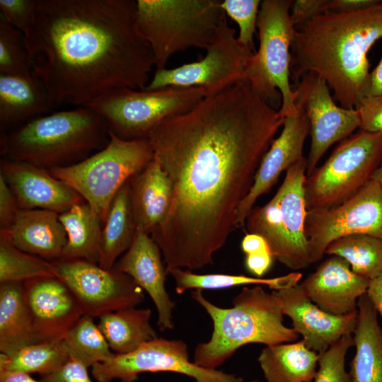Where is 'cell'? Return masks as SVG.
Returning <instances> with one entry per match:
<instances>
[{
  "label": "cell",
  "instance_id": "obj_37",
  "mask_svg": "<svg viewBox=\"0 0 382 382\" xmlns=\"http://www.w3.org/2000/svg\"><path fill=\"white\" fill-rule=\"evenodd\" d=\"M245 224L248 233L257 234L265 239L274 257L286 267L288 251L276 197L274 196L262 207H253Z\"/></svg>",
  "mask_w": 382,
  "mask_h": 382
},
{
  "label": "cell",
  "instance_id": "obj_24",
  "mask_svg": "<svg viewBox=\"0 0 382 382\" xmlns=\"http://www.w3.org/2000/svg\"><path fill=\"white\" fill-rule=\"evenodd\" d=\"M1 231L16 248L52 262L62 258L67 240L59 214L46 209H20L9 229Z\"/></svg>",
  "mask_w": 382,
  "mask_h": 382
},
{
  "label": "cell",
  "instance_id": "obj_11",
  "mask_svg": "<svg viewBox=\"0 0 382 382\" xmlns=\"http://www.w3.org/2000/svg\"><path fill=\"white\" fill-rule=\"evenodd\" d=\"M253 53L238 42L225 13L204 58L174 69L156 70L143 90L199 87L205 96H212L245 81L246 63Z\"/></svg>",
  "mask_w": 382,
  "mask_h": 382
},
{
  "label": "cell",
  "instance_id": "obj_50",
  "mask_svg": "<svg viewBox=\"0 0 382 382\" xmlns=\"http://www.w3.org/2000/svg\"><path fill=\"white\" fill-rule=\"evenodd\" d=\"M382 96V54L377 66L370 71L366 97Z\"/></svg>",
  "mask_w": 382,
  "mask_h": 382
},
{
  "label": "cell",
  "instance_id": "obj_1",
  "mask_svg": "<svg viewBox=\"0 0 382 382\" xmlns=\"http://www.w3.org/2000/svg\"><path fill=\"white\" fill-rule=\"evenodd\" d=\"M284 120L243 81L150 133L154 157L173 186L170 212L150 235L166 271L212 262L236 228L238 207Z\"/></svg>",
  "mask_w": 382,
  "mask_h": 382
},
{
  "label": "cell",
  "instance_id": "obj_43",
  "mask_svg": "<svg viewBox=\"0 0 382 382\" xmlns=\"http://www.w3.org/2000/svg\"><path fill=\"white\" fill-rule=\"evenodd\" d=\"M86 366L74 359L69 361L54 372L41 376L43 382H93Z\"/></svg>",
  "mask_w": 382,
  "mask_h": 382
},
{
  "label": "cell",
  "instance_id": "obj_51",
  "mask_svg": "<svg viewBox=\"0 0 382 382\" xmlns=\"http://www.w3.org/2000/svg\"><path fill=\"white\" fill-rule=\"evenodd\" d=\"M0 382H43L37 381L30 374L19 372H0Z\"/></svg>",
  "mask_w": 382,
  "mask_h": 382
},
{
  "label": "cell",
  "instance_id": "obj_35",
  "mask_svg": "<svg viewBox=\"0 0 382 382\" xmlns=\"http://www.w3.org/2000/svg\"><path fill=\"white\" fill-rule=\"evenodd\" d=\"M69 359L89 367L112 359L111 350L93 318L83 316L63 339Z\"/></svg>",
  "mask_w": 382,
  "mask_h": 382
},
{
  "label": "cell",
  "instance_id": "obj_41",
  "mask_svg": "<svg viewBox=\"0 0 382 382\" xmlns=\"http://www.w3.org/2000/svg\"><path fill=\"white\" fill-rule=\"evenodd\" d=\"M37 0H0L1 18L23 35L33 21Z\"/></svg>",
  "mask_w": 382,
  "mask_h": 382
},
{
  "label": "cell",
  "instance_id": "obj_15",
  "mask_svg": "<svg viewBox=\"0 0 382 382\" xmlns=\"http://www.w3.org/2000/svg\"><path fill=\"white\" fill-rule=\"evenodd\" d=\"M295 104L306 115L311 146L306 158V176L316 168L327 150L350 137L360 127L356 108L337 105L326 82L312 73L302 76L294 89Z\"/></svg>",
  "mask_w": 382,
  "mask_h": 382
},
{
  "label": "cell",
  "instance_id": "obj_12",
  "mask_svg": "<svg viewBox=\"0 0 382 382\" xmlns=\"http://www.w3.org/2000/svg\"><path fill=\"white\" fill-rule=\"evenodd\" d=\"M305 234L311 264L321 260L340 238L366 234L382 238V187L372 178L337 205L308 210Z\"/></svg>",
  "mask_w": 382,
  "mask_h": 382
},
{
  "label": "cell",
  "instance_id": "obj_36",
  "mask_svg": "<svg viewBox=\"0 0 382 382\" xmlns=\"http://www.w3.org/2000/svg\"><path fill=\"white\" fill-rule=\"evenodd\" d=\"M40 277H57L53 262L16 248L0 230V283L24 282Z\"/></svg>",
  "mask_w": 382,
  "mask_h": 382
},
{
  "label": "cell",
  "instance_id": "obj_8",
  "mask_svg": "<svg viewBox=\"0 0 382 382\" xmlns=\"http://www.w3.org/2000/svg\"><path fill=\"white\" fill-rule=\"evenodd\" d=\"M109 135L108 144L86 159L48 170L76 191L100 216L103 224L117 192L154 156L148 139L125 140L110 131Z\"/></svg>",
  "mask_w": 382,
  "mask_h": 382
},
{
  "label": "cell",
  "instance_id": "obj_34",
  "mask_svg": "<svg viewBox=\"0 0 382 382\" xmlns=\"http://www.w3.org/2000/svg\"><path fill=\"white\" fill-rule=\"evenodd\" d=\"M325 254L345 259L354 273L369 280L382 274V238L366 234L347 236L332 242Z\"/></svg>",
  "mask_w": 382,
  "mask_h": 382
},
{
  "label": "cell",
  "instance_id": "obj_27",
  "mask_svg": "<svg viewBox=\"0 0 382 382\" xmlns=\"http://www.w3.org/2000/svg\"><path fill=\"white\" fill-rule=\"evenodd\" d=\"M25 300L23 282L0 283V351L10 355L40 342Z\"/></svg>",
  "mask_w": 382,
  "mask_h": 382
},
{
  "label": "cell",
  "instance_id": "obj_31",
  "mask_svg": "<svg viewBox=\"0 0 382 382\" xmlns=\"http://www.w3.org/2000/svg\"><path fill=\"white\" fill-rule=\"evenodd\" d=\"M103 224L98 264L112 270L117 258L132 245L137 232L130 208L129 180L114 197Z\"/></svg>",
  "mask_w": 382,
  "mask_h": 382
},
{
  "label": "cell",
  "instance_id": "obj_49",
  "mask_svg": "<svg viewBox=\"0 0 382 382\" xmlns=\"http://www.w3.org/2000/svg\"><path fill=\"white\" fill-rule=\"evenodd\" d=\"M366 294L376 312L382 317V274L370 280Z\"/></svg>",
  "mask_w": 382,
  "mask_h": 382
},
{
  "label": "cell",
  "instance_id": "obj_40",
  "mask_svg": "<svg viewBox=\"0 0 382 382\" xmlns=\"http://www.w3.org/2000/svg\"><path fill=\"white\" fill-rule=\"evenodd\" d=\"M260 0H224L221 8L226 15L234 20L238 25V42L255 52L253 35L255 33Z\"/></svg>",
  "mask_w": 382,
  "mask_h": 382
},
{
  "label": "cell",
  "instance_id": "obj_7",
  "mask_svg": "<svg viewBox=\"0 0 382 382\" xmlns=\"http://www.w3.org/2000/svg\"><path fill=\"white\" fill-rule=\"evenodd\" d=\"M291 0L261 1L257 27L259 47L248 59L245 81L252 90L285 118L299 112L290 84L291 47L295 26Z\"/></svg>",
  "mask_w": 382,
  "mask_h": 382
},
{
  "label": "cell",
  "instance_id": "obj_29",
  "mask_svg": "<svg viewBox=\"0 0 382 382\" xmlns=\"http://www.w3.org/2000/svg\"><path fill=\"white\" fill-rule=\"evenodd\" d=\"M66 233L62 260H86L98 263L103 222L86 202L76 204L59 214Z\"/></svg>",
  "mask_w": 382,
  "mask_h": 382
},
{
  "label": "cell",
  "instance_id": "obj_17",
  "mask_svg": "<svg viewBox=\"0 0 382 382\" xmlns=\"http://www.w3.org/2000/svg\"><path fill=\"white\" fill-rule=\"evenodd\" d=\"M278 298L284 315L289 316L293 328L302 336L310 349L320 354L347 334H353L358 311L345 315L330 314L315 304L298 284L272 291Z\"/></svg>",
  "mask_w": 382,
  "mask_h": 382
},
{
  "label": "cell",
  "instance_id": "obj_48",
  "mask_svg": "<svg viewBox=\"0 0 382 382\" xmlns=\"http://www.w3.org/2000/svg\"><path fill=\"white\" fill-rule=\"evenodd\" d=\"M241 249L245 255L259 251L271 250L263 237L251 233H246L243 237L241 242Z\"/></svg>",
  "mask_w": 382,
  "mask_h": 382
},
{
  "label": "cell",
  "instance_id": "obj_2",
  "mask_svg": "<svg viewBox=\"0 0 382 382\" xmlns=\"http://www.w3.org/2000/svg\"><path fill=\"white\" fill-rule=\"evenodd\" d=\"M136 10L134 0L36 1L23 35L32 72L54 107H84L115 89L144 88L155 62Z\"/></svg>",
  "mask_w": 382,
  "mask_h": 382
},
{
  "label": "cell",
  "instance_id": "obj_23",
  "mask_svg": "<svg viewBox=\"0 0 382 382\" xmlns=\"http://www.w3.org/2000/svg\"><path fill=\"white\" fill-rule=\"evenodd\" d=\"M129 202L137 229L151 235L166 219L173 199V183L154 156L129 180Z\"/></svg>",
  "mask_w": 382,
  "mask_h": 382
},
{
  "label": "cell",
  "instance_id": "obj_44",
  "mask_svg": "<svg viewBox=\"0 0 382 382\" xmlns=\"http://www.w3.org/2000/svg\"><path fill=\"white\" fill-rule=\"evenodd\" d=\"M328 4V0L292 1L290 16L295 28L326 12Z\"/></svg>",
  "mask_w": 382,
  "mask_h": 382
},
{
  "label": "cell",
  "instance_id": "obj_38",
  "mask_svg": "<svg viewBox=\"0 0 382 382\" xmlns=\"http://www.w3.org/2000/svg\"><path fill=\"white\" fill-rule=\"evenodd\" d=\"M32 71L23 34L1 18L0 74L23 75Z\"/></svg>",
  "mask_w": 382,
  "mask_h": 382
},
{
  "label": "cell",
  "instance_id": "obj_18",
  "mask_svg": "<svg viewBox=\"0 0 382 382\" xmlns=\"http://www.w3.org/2000/svg\"><path fill=\"white\" fill-rule=\"evenodd\" d=\"M297 109L296 115L284 118L280 134L274 139L263 156L253 186L238 207L236 228L245 226L246 218L257 199L269 191L280 174L305 158L303 146L310 133V125L306 114Z\"/></svg>",
  "mask_w": 382,
  "mask_h": 382
},
{
  "label": "cell",
  "instance_id": "obj_25",
  "mask_svg": "<svg viewBox=\"0 0 382 382\" xmlns=\"http://www.w3.org/2000/svg\"><path fill=\"white\" fill-rule=\"evenodd\" d=\"M54 108L45 85L33 72L0 74V127L3 132L49 114Z\"/></svg>",
  "mask_w": 382,
  "mask_h": 382
},
{
  "label": "cell",
  "instance_id": "obj_13",
  "mask_svg": "<svg viewBox=\"0 0 382 382\" xmlns=\"http://www.w3.org/2000/svg\"><path fill=\"white\" fill-rule=\"evenodd\" d=\"M168 371L186 375L195 382H243L235 374L202 368L190 361L187 345L182 340L156 338L134 351L116 354L92 366L98 382H134L144 372Z\"/></svg>",
  "mask_w": 382,
  "mask_h": 382
},
{
  "label": "cell",
  "instance_id": "obj_19",
  "mask_svg": "<svg viewBox=\"0 0 382 382\" xmlns=\"http://www.w3.org/2000/svg\"><path fill=\"white\" fill-rule=\"evenodd\" d=\"M0 174L21 209H46L61 214L85 202L71 187L42 167L3 158Z\"/></svg>",
  "mask_w": 382,
  "mask_h": 382
},
{
  "label": "cell",
  "instance_id": "obj_45",
  "mask_svg": "<svg viewBox=\"0 0 382 382\" xmlns=\"http://www.w3.org/2000/svg\"><path fill=\"white\" fill-rule=\"evenodd\" d=\"M16 199L0 174V230H8L19 210Z\"/></svg>",
  "mask_w": 382,
  "mask_h": 382
},
{
  "label": "cell",
  "instance_id": "obj_22",
  "mask_svg": "<svg viewBox=\"0 0 382 382\" xmlns=\"http://www.w3.org/2000/svg\"><path fill=\"white\" fill-rule=\"evenodd\" d=\"M306 178V158H303L286 170L284 179L274 195L278 202L286 243V267L293 270H301L311 265L305 234L308 211L304 193Z\"/></svg>",
  "mask_w": 382,
  "mask_h": 382
},
{
  "label": "cell",
  "instance_id": "obj_32",
  "mask_svg": "<svg viewBox=\"0 0 382 382\" xmlns=\"http://www.w3.org/2000/svg\"><path fill=\"white\" fill-rule=\"evenodd\" d=\"M166 272L173 278L178 294H182L189 289H220L241 285H266L274 291H279L297 285L302 278V274L298 272L273 278L244 274H200L180 268H173Z\"/></svg>",
  "mask_w": 382,
  "mask_h": 382
},
{
  "label": "cell",
  "instance_id": "obj_30",
  "mask_svg": "<svg viewBox=\"0 0 382 382\" xmlns=\"http://www.w3.org/2000/svg\"><path fill=\"white\" fill-rule=\"evenodd\" d=\"M151 316L150 308H127L101 316L98 326L115 354H127L158 337Z\"/></svg>",
  "mask_w": 382,
  "mask_h": 382
},
{
  "label": "cell",
  "instance_id": "obj_33",
  "mask_svg": "<svg viewBox=\"0 0 382 382\" xmlns=\"http://www.w3.org/2000/svg\"><path fill=\"white\" fill-rule=\"evenodd\" d=\"M69 359L64 340L42 341L25 346L17 352L0 354V372L50 374Z\"/></svg>",
  "mask_w": 382,
  "mask_h": 382
},
{
  "label": "cell",
  "instance_id": "obj_4",
  "mask_svg": "<svg viewBox=\"0 0 382 382\" xmlns=\"http://www.w3.org/2000/svg\"><path fill=\"white\" fill-rule=\"evenodd\" d=\"M105 121L86 107L49 113L2 132L4 159L30 163L47 170L77 163L109 142Z\"/></svg>",
  "mask_w": 382,
  "mask_h": 382
},
{
  "label": "cell",
  "instance_id": "obj_47",
  "mask_svg": "<svg viewBox=\"0 0 382 382\" xmlns=\"http://www.w3.org/2000/svg\"><path fill=\"white\" fill-rule=\"evenodd\" d=\"M378 1V0H328L327 11L335 13L357 11L369 8Z\"/></svg>",
  "mask_w": 382,
  "mask_h": 382
},
{
  "label": "cell",
  "instance_id": "obj_5",
  "mask_svg": "<svg viewBox=\"0 0 382 382\" xmlns=\"http://www.w3.org/2000/svg\"><path fill=\"white\" fill-rule=\"evenodd\" d=\"M191 295L213 324L210 339L199 344L194 352L193 362L202 368L216 369L245 345L273 346L299 337L293 328L284 325V315L278 298L261 286L243 287L234 297L231 308L216 306L200 290L192 291Z\"/></svg>",
  "mask_w": 382,
  "mask_h": 382
},
{
  "label": "cell",
  "instance_id": "obj_3",
  "mask_svg": "<svg viewBox=\"0 0 382 382\" xmlns=\"http://www.w3.org/2000/svg\"><path fill=\"white\" fill-rule=\"evenodd\" d=\"M382 38V1L357 11L325 12L295 28L291 73L322 78L340 106L356 108L366 97L370 74L368 58Z\"/></svg>",
  "mask_w": 382,
  "mask_h": 382
},
{
  "label": "cell",
  "instance_id": "obj_6",
  "mask_svg": "<svg viewBox=\"0 0 382 382\" xmlns=\"http://www.w3.org/2000/svg\"><path fill=\"white\" fill-rule=\"evenodd\" d=\"M221 0H137L136 25L150 45L156 70L174 54L206 50L225 14Z\"/></svg>",
  "mask_w": 382,
  "mask_h": 382
},
{
  "label": "cell",
  "instance_id": "obj_39",
  "mask_svg": "<svg viewBox=\"0 0 382 382\" xmlns=\"http://www.w3.org/2000/svg\"><path fill=\"white\" fill-rule=\"evenodd\" d=\"M354 345L352 334H347L319 354L314 382H353L345 369V357Z\"/></svg>",
  "mask_w": 382,
  "mask_h": 382
},
{
  "label": "cell",
  "instance_id": "obj_10",
  "mask_svg": "<svg viewBox=\"0 0 382 382\" xmlns=\"http://www.w3.org/2000/svg\"><path fill=\"white\" fill-rule=\"evenodd\" d=\"M382 163V133L360 129L344 139L319 168L306 176L307 209L342 202L370 180Z\"/></svg>",
  "mask_w": 382,
  "mask_h": 382
},
{
  "label": "cell",
  "instance_id": "obj_16",
  "mask_svg": "<svg viewBox=\"0 0 382 382\" xmlns=\"http://www.w3.org/2000/svg\"><path fill=\"white\" fill-rule=\"evenodd\" d=\"M23 286L33 329L40 342L63 340L83 316L73 293L57 277L29 279Z\"/></svg>",
  "mask_w": 382,
  "mask_h": 382
},
{
  "label": "cell",
  "instance_id": "obj_42",
  "mask_svg": "<svg viewBox=\"0 0 382 382\" xmlns=\"http://www.w3.org/2000/svg\"><path fill=\"white\" fill-rule=\"evenodd\" d=\"M356 110L360 120V129L382 133V96L364 98Z\"/></svg>",
  "mask_w": 382,
  "mask_h": 382
},
{
  "label": "cell",
  "instance_id": "obj_52",
  "mask_svg": "<svg viewBox=\"0 0 382 382\" xmlns=\"http://www.w3.org/2000/svg\"><path fill=\"white\" fill-rule=\"evenodd\" d=\"M372 178L376 180L382 187V163L374 173Z\"/></svg>",
  "mask_w": 382,
  "mask_h": 382
},
{
  "label": "cell",
  "instance_id": "obj_21",
  "mask_svg": "<svg viewBox=\"0 0 382 382\" xmlns=\"http://www.w3.org/2000/svg\"><path fill=\"white\" fill-rule=\"evenodd\" d=\"M369 282L354 273L345 259L332 255L299 284L322 310L345 316L358 311V299L366 293Z\"/></svg>",
  "mask_w": 382,
  "mask_h": 382
},
{
  "label": "cell",
  "instance_id": "obj_46",
  "mask_svg": "<svg viewBox=\"0 0 382 382\" xmlns=\"http://www.w3.org/2000/svg\"><path fill=\"white\" fill-rule=\"evenodd\" d=\"M274 258L271 250L255 252L245 255V265L250 273L262 277L272 267Z\"/></svg>",
  "mask_w": 382,
  "mask_h": 382
},
{
  "label": "cell",
  "instance_id": "obj_28",
  "mask_svg": "<svg viewBox=\"0 0 382 382\" xmlns=\"http://www.w3.org/2000/svg\"><path fill=\"white\" fill-rule=\"evenodd\" d=\"M318 359L319 354L300 340L266 346L257 360L267 382H312Z\"/></svg>",
  "mask_w": 382,
  "mask_h": 382
},
{
  "label": "cell",
  "instance_id": "obj_20",
  "mask_svg": "<svg viewBox=\"0 0 382 382\" xmlns=\"http://www.w3.org/2000/svg\"><path fill=\"white\" fill-rule=\"evenodd\" d=\"M162 257L161 251L151 236L137 229L132 245L112 268L129 276L149 295L158 312V328L164 331L173 328L175 303L166 289L168 273Z\"/></svg>",
  "mask_w": 382,
  "mask_h": 382
},
{
  "label": "cell",
  "instance_id": "obj_9",
  "mask_svg": "<svg viewBox=\"0 0 382 382\" xmlns=\"http://www.w3.org/2000/svg\"><path fill=\"white\" fill-rule=\"evenodd\" d=\"M205 97L199 87H168L156 91L120 88L86 106L98 113L109 131L125 140L148 139L164 120L187 112Z\"/></svg>",
  "mask_w": 382,
  "mask_h": 382
},
{
  "label": "cell",
  "instance_id": "obj_14",
  "mask_svg": "<svg viewBox=\"0 0 382 382\" xmlns=\"http://www.w3.org/2000/svg\"><path fill=\"white\" fill-rule=\"evenodd\" d=\"M52 262L57 277L73 293L84 316L100 318L144 301L143 289L129 276L113 268L105 270L86 260Z\"/></svg>",
  "mask_w": 382,
  "mask_h": 382
},
{
  "label": "cell",
  "instance_id": "obj_26",
  "mask_svg": "<svg viewBox=\"0 0 382 382\" xmlns=\"http://www.w3.org/2000/svg\"><path fill=\"white\" fill-rule=\"evenodd\" d=\"M357 308L349 375L353 382H382V328L377 312L366 294L358 299Z\"/></svg>",
  "mask_w": 382,
  "mask_h": 382
}]
</instances>
